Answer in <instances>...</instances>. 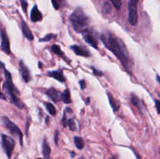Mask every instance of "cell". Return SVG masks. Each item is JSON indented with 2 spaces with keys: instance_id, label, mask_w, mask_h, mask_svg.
Here are the masks:
<instances>
[{
  "instance_id": "ffe728a7",
  "label": "cell",
  "mask_w": 160,
  "mask_h": 159,
  "mask_svg": "<svg viewBox=\"0 0 160 159\" xmlns=\"http://www.w3.org/2000/svg\"><path fill=\"white\" fill-rule=\"evenodd\" d=\"M45 106L46 109H47V111L51 115L54 116V115H56V109L52 103H50V102H45Z\"/></svg>"
},
{
  "instance_id": "d6a6232c",
  "label": "cell",
  "mask_w": 160,
  "mask_h": 159,
  "mask_svg": "<svg viewBox=\"0 0 160 159\" xmlns=\"http://www.w3.org/2000/svg\"><path fill=\"white\" fill-rule=\"evenodd\" d=\"M0 83H1V79H0ZM0 98L2 99V100L6 101V96L2 94V92L1 91V88H0Z\"/></svg>"
},
{
  "instance_id": "d590c367",
  "label": "cell",
  "mask_w": 160,
  "mask_h": 159,
  "mask_svg": "<svg viewBox=\"0 0 160 159\" xmlns=\"http://www.w3.org/2000/svg\"><path fill=\"white\" fill-rule=\"evenodd\" d=\"M75 155H76V154L74 152V151H70V156H71V157H75Z\"/></svg>"
},
{
  "instance_id": "44dd1931",
  "label": "cell",
  "mask_w": 160,
  "mask_h": 159,
  "mask_svg": "<svg viewBox=\"0 0 160 159\" xmlns=\"http://www.w3.org/2000/svg\"><path fill=\"white\" fill-rule=\"evenodd\" d=\"M51 49H52V51L53 52L55 53V54L58 55L59 56H61V57L64 58V53L63 52L62 50H61L60 47H59L58 44H52V47H51Z\"/></svg>"
},
{
  "instance_id": "836d02e7",
  "label": "cell",
  "mask_w": 160,
  "mask_h": 159,
  "mask_svg": "<svg viewBox=\"0 0 160 159\" xmlns=\"http://www.w3.org/2000/svg\"><path fill=\"white\" fill-rule=\"evenodd\" d=\"M0 69H5V64H4L3 62L2 61H0Z\"/></svg>"
},
{
  "instance_id": "5b68a950",
  "label": "cell",
  "mask_w": 160,
  "mask_h": 159,
  "mask_svg": "<svg viewBox=\"0 0 160 159\" xmlns=\"http://www.w3.org/2000/svg\"><path fill=\"white\" fill-rule=\"evenodd\" d=\"M139 0H129L128 2V21L132 26H135L137 23L138 16H137V3Z\"/></svg>"
},
{
  "instance_id": "7c38bea8",
  "label": "cell",
  "mask_w": 160,
  "mask_h": 159,
  "mask_svg": "<svg viewBox=\"0 0 160 159\" xmlns=\"http://www.w3.org/2000/svg\"><path fill=\"white\" fill-rule=\"evenodd\" d=\"M47 75L49 77H52V78L56 79V81H58L60 83H65L66 78L63 75V73L61 69H58V70H53V71H49L47 73Z\"/></svg>"
},
{
  "instance_id": "4fadbf2b",
  "label": "cell",
  "mask_w": 160,
  "mask_h": 159,
  "mask_svg": "<svg viewBox=\"0 0 160 159\" xmlns=\"http://www.w3.org/2000/svg\"><path fill=\"white\" fill-rule=\"evenodd\" d=\"M70 48L74 51L77 56H83V57H89L90 56V52L87 49L84 48L81 46H79L77 44H74L70 47Z\"/></svg>"
},
{
  "instance_id": "5bb4252c",
  "label": "cell",
  "mask_w": 160,
  "mask_h": 159,
  "mask_svg": "<svg viewBox=\"0 0 160 159\" xmlns=\"http://www.w3.org/2000/svg\"><path fill=\"white\" fill-rule=\"evenodd\" d=\"M21 30L22 33H23V35H24V37L27 39L29 40V41H33L34 40V36H33V34L31 32V29H30L28 25L27 24V23L24 20H21Z\"/></svg>"
},
{
  "instance_id": "30bf717a",
  "label": "cell",
  "mask_w": 160,
  "mask_h": 159,
  "mask_svg": "<svg viewBox=\"0 0 160 159\" xmlns=\"http://www.w3.org/2000/svg\"><path fill=\"white\" fill-rule=\"evenodd\" d=\"M45 94L49 98H51L52 102H54V103H58V102L62 101V96H61L62 93H60L59 90L55 89L54 87H50L49 89H48Z\"/></svg>"
},
{
  "instance_id": "f1b7e54d",
  "label": "cell",
  "mask_w": 160,
  "mask_h": 159,
  "mask_svg": "<svg viewBox=\"0 0 160 159\" xmlns=\"http://www.w3.org/2000/svg\"><path fill=\"white\" fill-rule=\"evenodd\" d=\"M91 68H92V71H93V73L95 74V76H98V77H101V76L103 75V73L101 72V71H99V70H98V69H96L95 67H94V66H92V67H91Z\"/></svg>"
},
{
  "instance_id": "ba28073f",
  "label": "cell",
  "mask_w": 160,
  "mask_h": 159,
  "mask_svg": "<svg viewBox=\"0 0 160 159\" xmlns=\"http://www.w3.org/2000/svg\"><path fill=\"white\" fill-rule=\"evenodd\" d=\"M1 48L2 51L7 55L11 54V50H10V42L9 40L7 34L6 32L5 29L1 31Z\"/></svg>"
},
{
  "instance_id": "74e56055",
  "label": "cell",
  "mask_w": 160,
  "mask_h": 159,
  "mask_svg": "<svg viewBox=\"0 0 160 159\" xmlns=\"http://www.w3.org/2000/svg\"><path fill=\"white\" fill-rule=\"evenodd\" d=\"M38 66H39L40 69H41V66H42V63L41 62H38Z\"/></svg>"
},
{
  "instance_id": "9a60e30c",
  "label": "cell",
  "mask_w": 160,
  "mask_h": 159,
  "mask_svg": "<svg viewBox=\"0 0 160 159\" xmlns=\"http://www.w3.org/2000/svg\"><path fill=\"white\" fill-rule=\"evenodd\" d=\"M31 21L34 22V23L39 22L42 20V14H41V12L39 11V10H38L37 6H34L33 7L32 10H31Z\"/></svg>"
},
{
  "instance_id": "603a6c76",
  "label": "cell",
  "mask_w": 160,
  "mask_h": 159,
  "mask_svg": "<svg viewBox=\"0 0 160 159\" xmlns=\"http://www.w3.org/2000/svg\"><path fill=\"white\" fill-rule=\"evenodd\" d=\"M102 12L106 14H108L111 12V6L108 2H106L102 6Z\"/></svg>"
},
{
  "instance_id": "f546056e",
  "label": "cell",
  "mask_w": 160,
  "mask_h": 159,
  "mask_svg": "<svg viewBox=\"0 0 160 159\" xmlns=\"http://www.w3.org/2000/svg\"><path fill=\"white\" fill-rule=\"evenodd\" d=\"M59 130H56L54 133V142L56 145H58V142H59Z\"/></svg>"
},
{
  "instance_id": "484cf974",
  "label": "cell",
  "mask_w": 160,
  "mask_h": 159,
  "mask_svg": "<svg viewBox=\"0 0 160 159\" xmlns=\"http://www.w3.org/2000/svg\"><path fill=\"white\" fill-rule=\"evenodd\" d=\"M114 7L117 10H119L122 6V0H110Z\"/></svg>"
},
{
  "instance_id": "3957f363",
  "label": "cell",
  "mask_w": 160,
  "mask_h": 159,
  "mask_svg": "<svg viewBox=\"0 0 160 159\" xmlns=\"http://www.w3.org/2000/svg\"><path fill=\"white\" fill-rule=\"evenodd\" d=\"M70 21L72 24L73 28L77 33H81L88 28L90 20L84 13L81 8H77L70 15Z\"/></svg>"
},
{
  "instance_id": "7bdbcfd3",
  "label": "cell",
  "mask_w": 160,
  "mask_h": 159,
  "mask_svg": "<svg viewBox=\"0 0 160 159\" xmlns=\"http://www.w3.org/2000/svg\"><path fill=\"white\" fill-rule=\"evenodd\" d=\"M80 159H84V158H83V157H81V158H80Z\"/></svg>"
},
{
  "instance_id": "ab89813d",
  "label": "cell",
  "mask_w": 160,
  "mask_h": 159,
  "mask_svg": "<svg viewBox=\"0 0 160 159\" xmlns=\"http://www.w3.org/2000/svg\"><path fill=\"white\" fill-rule=\"evenodd\" d=\"M111 159H118V158L116 157V156H113V157H111Z\"/></svg>"
},
{
  "instance_id": "8d00e7d4",
  "label": "cell",
  "mask_w": 160,
  "mask_h": 159,
  "mask_svg": "<svg viewBox=\"0 0 160 159\" xmlns=\"http://www.w3.org/2000/svg\"><path fill=\"white\" fill-rule=\"evenodd\" d=\"M89 103H90V98H88L86 100V105H89Z\"/></svg>"
},
{
  "instance_id": "8992f818",
  "label": "cell",
  "mask_w": 160,
  "mask_h": 159,
  "mask_svg": "<svg viewBox=\"0 0 160 159\" xmlns=\"http://www.w3.org/2000/svg\"><path fill=\"white\" fill-rule=\"evenodd\" d=\"M15 145H16V142L13 138L7 135H2V146L8 159H11Z\"/></svg>"
},
{
  "instance_id": "e0dca14e",
  "label": "cell",
  "mask_w": 160,
  "mask_h": 159,
  "mask_svg": "<svg viewBox=\"0 0 160 159\" xmlns=\"http://www.w3.org/2000/svg\"><path fill=\"white\" fill-rule=\"evenodd\" d=\"M42 154H43L42 159H50L51 148L49 144V143L47 142L45 138L43 140V142H42Z\"/></svg>"
},
{
  "instance_id": "2e32d148",
  "label": "cell",
  "mask_w": 160,
  "mask_h": 159,
  "mask_svg": "<svg viewBox=\"0 0 160 159\" xmlns=\"http://www.w3.org/2000/svg\"><path fill=\"white\" fill-rule=\"evenodd\" d=\"M107 96H108L109 102H110L113 111L114 112L119 111V109L120 108V102H119V101L118 99L115 98L113 96V94L111 93H110V92H107Z\"/></svg>"
},
{
  "instance_id": "4dcf8cb0",
  "label": "cell",
  "mask_w": 160,
  "mask_h": 159,
  "mask_svg": "<svg viewBox=\"0 0 160 159\" xmlns=\"http://www.w3.org/2000/svg\"><path fill=\"white\" fill-rule=\"evenodd\" d=\"M79 84H80V87L81 90H84L86 88V82H85L84 80H80L79 81Z\"/></svg>"
},
{
  "instance_id": "6da1fadb",
  "label": "cell",
  "mask_w": 160,
  "mask_h": 159,
  "mask_svg": "<svg viewBox=\"0 0 160 159\" xmlns=\"http://www.w3.org/2000/svg\"><path fill=\"white\" fill-rule=\"evenodd\" d=\"M100 39L106 48L112 52L120 61L125 70L128 73H131L133 62L130 57L129 52L127 48L126 44H124L123 41L110 31L103 33L100 37Z\"/></svg>"
},
{
  "instance_id": "e575fe53",
  "label": "cell",
  "mask_w": 160,
  "mask_h": 159,
  "mask_svg": "<svg viewBox=\"0 0 160 159\" xmlns=\"http://www.w3.org/2000/svg\"><path fill=\"white\" fill-rule=\"evenodd\" d=\"M156 81L158 82V84H160V78H159V75L158 74H156Z\"/></svg>"
},
{
  "instance_id": "7402d4cb",
  "label": "cell",
  "mask_w": 160,
  "mask_h": 159,
  "mask_svg": "<svg viewBox=\"0 0 160 159\" xmlns=\"http://www.w3.org/2000/svg\"><path fill=\"white\" fill-rule=\"evenodd\" d=\"M67 126H69V128H70V130H71V131H76V130H77V124H76L75 123V120L73 118L70 119L68 120V124H67Z\"/></svg>"
},
{
  "instance_id": "83f0119b",
  "label": "cell",
  "mask_w": 160,
  "mask_h": 159,
  "mask_svg": "<svg viewBox=\"0 0 160 159\" xmlns=\"http://www.w3.org/2000/svg\"><path fill=\"white\" fill-rule=\"evenodd\" d=\"M21 2V6L24 13H27V9H28V2L26 0H20Z\"/></svg>"
},
{
  "instance_id": "1f68e13d",
  "label": "cell",
  "mask_w": 160,
  "mask_h": 159,
  "mask_svg": "<svg viewBox=\"0 0 160 159\" xmlns=\"http://www.w3.org/2000/svg\"><path fill=\"white\" fill-rule=\"evenodd\" d=\"M155 108H156V112L157 113L159 114V108H158V106H159V101L158 100V99H155Z\"/></svg>"
},
{
  "instance_id": "f35d334b",
  "label": "cell",
  "mask_w": 160,
  "mask_h": 159,
  "mask_svg": "<svg viewBox=\"0 0 160 159\" xmlns=\"http://www.w3.org/2000/svg\"><path fill=\"white\" fill-rule=\"evenodd\" d=\"M49 116L46 117V124H48V122H49Z\"/></svg>"
},
{
  "instance_id": "b9f144b4",
  "label": "cell",
  "mask_w": 160,
  "mask_h": 159,
  "mask_svg": "<svg viewBox=\"0 0 160 159\" xmlns=\"http://www.w3.org/2000/svg\"><path fill=\"white\" fill-rule=\"evenodd\" d=\"M0 30H1V26H0Z\"/></svg>"
},
{
  "instance_id": "9c48e42d",
  "label": "cell",
  "mask_w": 160,
  "mask_h": 159,
  "mask_svg": "<svg viewBox=\"0 0 160 159\" xmlns=\"http://www.w3.org/2000/svg\"><path fill=\"white\" fill-rule=\"evenodd\" d=\"M19 69H20V75H21L23 81L25 83H29L31 80V76L28 66L24 64V62H23V60H20L19 62Z\"/></svg>"
},
{
  "instance_id": "ac0fdd59",
  "label": "cell",
  "mask_w": 160,
  "mask_h": 159,
  "mask_svg": "<svg viewBox=\"0 0 160 159\" xmlns=\"http://www.w3.org/2000/svg\"><path fill=\"white\" fill-rule=\"evenodd\" d=\"M61 96H62V101L65 104L68 105L72 102L71 101V98H70V92L69 89H66L62 94H61Z\"/></svg>"
},
{
  "instance_id": "d4e9b609",
  "label": "cell",
  "mask_w": 160,
  "mask_h": 159,
  "mask_svg": "<svg viewBox=\"0 0 160 159\" xmlns=\"http://www.w3.org/2000/svg\"><path fill=\"white\" fill-rule=\"evenodd\" d=\"M52 3L53 7L55 8V10H59L60 8V6H62L63 0H52Z\"/></svg>"
},
{
  "instance_id": "d6986e66",
  "label": "cell",
  "mask_w": 160,
  "mask_h": 159,
  "mask_svg": "<svg viewBox=\"0 0 160 159\" xmlns=\"http://www.w3.org/2000/svg\"><path fill=\"white\" fill-rule=\"evenodd\" d=\"M74 142L76 148H77L78 150H82L84 148V140L82 139L80 136H74Z\"/></svg>"
},
{
  "instance_id": "60d3db41",
  "label": "cell",
  "mask_w": 160,
  "mask_h": 159,
  "mask_svg": "<svg viewBox=\"0 0 160 159\" xmlns=\"http://www.w3.org/2000/svg\"><path fill=\"white\" fill-rule=\"evenodd\" d=\"M37 159H42V158H40V157H39V158H37Z\"/></svg>"
},
{
  "instance_id": "277c9868",
  "label": "cell",
  "mask_w": 160,
  "mask_h": 159,
  "mask_svg": "<svg viewBox=\"0 0 160 159\" xmlns=\"http://www.w3.org/2000/svg\"><path fill=\"white\" fill-rule=\"evenodd\" d=\"M2 123L13 136H17L19 138L20 146H23V133L21 132L20 129L11 120L9 119L6 116L2 117Z\"/></svg>"
},
{
  "instance_id": "4316f807",
  "label": "cell",
  "mask_w": 160,
  "mask_h": 159,
  "mask_svg": "<svg viewBox=\"0 0 160 159\" xmlns=\"http://www.w3.org/2000/svg\"><path fill=\"white\" fill-rule=\"evenodd\" d=\"M62 124L63 126V127H67V124H68V120H67V111H64V113H63V116L62 119Z\"/></svg>"
},
{
  "instance_id": "cb8c5ba5",
  "label": "cell",
  "mask_w": 160,
  "mask_h": 159,
  "mask_svg": "<svg viewBox=\"0 0 160 159\" xmlns=\"http://www.w3.org/2000/svg\"><path fill=\"white\" fill-rule=\"evenodd\" d=\"M55 37H56V35H53V34H49V35H45L44 38L39 39V41H41V42H47V41H51V40H52V38H54Z\"/></svg>"
},
{
  "instance_id": "7a4b0ae2",
  "label": "cell",
  "mask_w": 160,
  "mask_h": 159,
  "mask_svg": "<svg viewBox=\"0 0 160 159\" xmlns=\"http://www.w3.org/2000/svg\"><path fill=\"white\" fill-rule=\"evenodd\" d=\"M4 73H5L6 81L4 82L3 87H2L3 90L8 94L11 103H13L19 109H23L24 108V105L20 101V99L16 96V94H20V93H19L18 90L15 87L14 84H13V81H12L11 73L6 69H4Z\"/></svg>"
},
{
  "instance_id": "52a82bcc",
  "label": "cell",
  "mask_w": 160,
  "mask_h": 159,
  "mask_svg": "<svg viewBox=\"0 0 160 159\" xmlns=\"http://www.w3.org/2000/svg\"><path fill=\"white\" fill-rule=\"evenodd\" d=\"M82 36H83L84 40L88 43V44H90L92 47H93L95 49H98V42L97 40L95 39V36H94L93 33L92 32L90 29H85L84 31L81 32Z\"/></svg>"
},
{
  "instance_id": "8fae6325",
  "label": "cell",
  "mask_w": 160,
  "mask_h": 159,
  "mask_svg": "<svg viewBox=\"0 0 160 159\" xmlns=\"http://www.w3.org/2000/svg\"><path fill=\"white\" fill-rule=\"evenodd\" d=\"M131 102L134 107L137 108V109L138 110L139 112H144L145 108L144 103H143L142 100H141L137 95H135L134 94H131Z\"/></svg>"
}]
</instances>
